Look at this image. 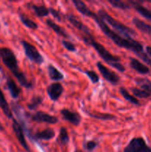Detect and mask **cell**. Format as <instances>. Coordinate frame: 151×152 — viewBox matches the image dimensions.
Wrapping results in <instances>:
<instances>
[{"mask_svg": "<svg viewBox=\"0 0 151 152\" xmlns=\"http://www.w3.org/2000/svg\"><path fill=\"white\" fill-rule=\"evenodd\" d=\"M92 19H93L96 21V22L99 25V28H101L102 32L108 38L110 39L116 45H118L120 48H125L127 50L134 52L145 63H147L148 65H150L151 67L150 58L148 57L147 53H144L143 49V45L140 42H139L136 40L133 39V38H127V37L120 36L118 33L115 32L114 31L111 30L109 28V26L107 25L106 22H104L102 19V18L98 16V14L94 13Z\"/></svg>", "mask_w": 151, "mask_h": 152, "instance_id": "1", "label": "cell"}, {"mask_svg": "<svg viewBox=\"0 0 151 152\" xmlns=\"http://www.w3.org/2000/svg\"><path fill=\"white\" fill-rule=\"evenodd\" d=\"M0 57L4 65L11 71L21 86L27 89L33 88V85L27 80L24 73L19 69L16 56L11 49L6 47L0 48Z\"/></svg>", "mask_w": 151, "mask_h": 152, "instance_id": "2", "label": "cell"}, {"mask_svg": "<svg viewBox=\"0 0 151 152\" xmlns=\"http://www.w3.org/2000/svg\"><path fill=\"white\" fill-rule=\"evenodd\" d=\"M82 39L86 44L92 46L95 49V50L97 52L99 56L106 63H107L108 65L112 66L115 69L118 70L120 72H124L126 71L125 67L120 62V58L118 56H113V54H111L102 44L96 42L94 37L92 36V34L89 36L84 35L82 37Z\"/></svg>", "mask_w": 151, "mask_h": 152, "instance_id": "3", "label": "cell"}, {"mask_svg": "<svg viewBox=\"0 0 151 152\" xmlns=\"http://www.w3.org/2000/svg\"><path fill=\"white\" fill-rule=\"evenodd\" d=\"M98 12H99L98 16H100L104 22L109 24L114 30H115L118 33V34H121L123 37H127V38H132V37L136 35V33L133 29L117 21L110 15L108 14L106 11L103 10H99Z\"/></svg>", "mask_w": 151, "mask_h": 152, "instance_id": "4", "label": "cell"}, {"mask_svg": "<svg viewBox=\"0 0 151 152\" xmlns=\"http://www.w3.org/2000/svg\"><path fill=\"white\" fill-rule=\"evenodd\" d=\"M21 44H22V47L24 48L25 56L30 60L38 65H41L44 62V57L41 56V54L38 52V50H37L35 46L33 45L32 44L29 43L28 42L25 41V40L21 41Z\"/></svg>", "mask_w": 151, "mask_h": 152, "instance_id": "5", "label": "cell"}, {"mask_svg": "<svg viewBox=\"0 0 151 152\" xmlns=\"http://www.w3.org/2000/svg\"><path fill=\"white\" fill-rule=\"evenodd\" d=\"M123 152H151V148L147 145L142 137H134L124 148Z\"/></svg>", "mask_w": 151, "mask_h": 152, "instance_id": "6", "label": "cell"}, {"mask_svg": "<svg viewBox=\"0 0 151 152\" xmlns=\"http://www.w3.org/2000/svg\"><path fill=\"white\" fill-rule=\"evenodd\" d=\"M96 66H97L98 70L100 72V74H102V77H104V79L107 80L108 83H110L111 85H113V86H115V85L119 83L120 77L116 73L110 70L109 68L105 66L101 62H98L96 63Z\"/></svg>", "mask_w": 151, "mask_h": 152, "instance_id": "7", "label": "cell"}, {"mask_svg": "<svg viewBox=\"0 0 151 152\" xmlns=\"http://www.w3.org/2000/svg\"><path fill=\"white\" fill-rule=\"evenodd\" d=\"M13 124H12V127H13V132H14L15 134H16V138L19 140V143L21 144L22 147L25 148L26 151H30L29 146H28V143L26 142V140H25V134H24V130L23 127L20 125V123L16 120V119L13 118Z\"/></svg>", "mask_w": 151, "mask_h": 152, "instance_id": "8", "label": "cell"}, {"mask_svg": "<svg viewBox=\"0 0 151 152\" xmlns=\"http://www.w3.org/2000/svg\"><path fill=\"white\" fill-rule=\"evenodd\" d=\"M63 91V86L59 83H52L47 88V94H48L50 99L53 102H56L60 98Z\"/></svg>", "mask_w": 151, "mask_h": 152, "instance_id": "9", "label": "cell"}, {"mask_svg": "<svg viewBox=\"0 0 151 152\" xmlns=\"http://www.w3.org/2000/svg\"><path fill=\"white\" fill-rule=\"evenodd\" d=\"M32 120L36 123H45L48 124H56L59 121L57 117L50 115L43 111H37L32 116Z\"/></svg>", "mask_w": 151, "mask_h": 152, "instance_id": "10", "label": "cell"}, {"mask_svg": "<svg viewBox=\"0 0 151 152\" xmlns=\"http://www.w3.org/2000/svg\"><path fill=\"white\" fill-rule=\"evenodd\" d=\"M60 113L64 120L69 122L73 126H78L81 123V117L78 113L74 112L69 109H62Z\"/></svg>", "mask_w": 151, "mask_h": 152, "instance_id": "11", "label": "cell"}, {"mask_svg": "<svg viewBox=\"0 0 151 152\" xmlns=\"http://www.w3.org/2000/svg\"><path fill=\"white\" fill-rule=\"evenodd\" d=\"M65 17L75 28H76L78 31H81L84 34V36H89L91 34L88 27L86 26L83 22H81L79 19H77V17H76L74 15L67 14Z\"/></svg>", "mask_w": 151, "mask_h": 152, "instance_id": "12", "label": "cell"}, {"mask_svg": "<svg viewBox=\"0 0 151 152\" xmlns=\"http://www.w3.org/2000/svg\"><path fill=\"white\" fill-rule=\"evenodd\" d=\"M130 66L137 71L139 74H147L150 73V69L147 65H144L142 62H141L139 59H135V58H130Z\"/></svg>", "mask_w": 151, "mask_h": 152, "instance_id": "13", "label": "cell"}, {"mask_svg": "<svg viewBox=\"0 0 151 152\" xmlns=\"http://www.w3.org/2000/svg\"><path fill=\"white\" fill-rule=\"evenodd\" d=\"M0 108H1L4 114L7 118L10 119H10L13 120V113H12V111L10 109L8 102L6 100V98L4 96V94H3L2 91H1V87H0Z\"/></svg>", "mask_w": 151, "mask_h": 152, "instance_id": "14", "label": "cell"}, {"mask_svg": "<svg viewBox=\"0 0 151 152\" xmlns=\"http://www.w3.org/2000/svg\"><path fill=\"white\" fill-rule=\"evenodd\" d=\"M73 3L74 6L76 8V10L80 13H81L83 16L91 18L93 17L94 13L92 10H90V8L87 7L85 3L83 2L82 1H80V0H73Z\"/></svg>", "mask_w": 151, "mask_h": 152, "instance_id": "15", "label": "cell"}, {"mask_svg": "<svg viewBox=\"0 0 151 152\" xmlns=\"http://www.w3.org/2000/svg\"><path fill=\"white\" fill-rule=\"evenodd\" d=\"M56 135L54 130L52 129H46L41 132H38L33 134L34 140H50L53 139Z\"/></svg>", "mask_w": 151, "mask_h": 152, "instance_id": "16", "label": "cell"}, {"mask_svg": "<svg viewBox=\"0 0 151 152\" xmlns=\"http://www.w3.org/2000/svg\"><path fill=\"white\" fill-rule=\"evenodd\" d=\"M6 86H7V89H8L9 92H10V95L13 99H17L19 97V94L21 93V90L17 85L16 84L15 81L12 80L11 78H7L6 80Z\"/></svg>", "mask_w": 151, "mask_h": 152, "instance_id": "17", "label": "cell"}, {"mask_svg": "<svg viewBox=\"0 0 151 152\" xmlns=\"http://www.w3.org/2000/svg\"><path fill=\"white\" fill-rule=\"evenodd\" d=\"M129 2L133 4V7L136 9L138 11V13L139 14L142 15V16H144V18H146L147 19L150 20L151 22V11L150 10H148L147 8L144 7V6H142V4H140L139 1H129Z\"/></svg>", "mask_w": 151, "mask_h": 152, "instance_id": "18", "label": "cell"}, {"mask_svg": "<svg viewBox=\"0 0 151 152\" xmlns=\"http://www.w3.org/2000/svg\"><path fill=\"white\" fill-rule=\"evenodd\" d=\"M46 24H47V26L49 28H51L56 34L61 36V37H64V38H69V35H68V33L65 31V29L62 28L61 26H59V25L56 23V22H53L52 19H47L46 20Z\"/></svg>", "mask_w": 151, "mask_h": 152, "instance_id": "19", "label": "cell"}, {"mask_svg": "<svg viewBox=\"0 0 151 152\" xmlns=\"http://www.w3.org/2000/svg\"><path fill=\"white\" fill-rule=\"evenodd\" d=\"M133 23L134 24L135 26L136 27L137 29L142 32L144 33V34H149L151 35V25H148V24L145 23L141 19H138V18H133Z\"/></svg>", "mask_w": 151, "mask_h": 152, "instance_id": "20", "label": "cell"}, {"mask_svg": "<svg viewBox=\"0 0 151 152\" xmlns=\"http://www.w3.org/2000/svg\"><path fill=\"white\" fill-rule=\"evenodd\" d=\"M47 71H48V75L50 80L53 81H59L64 79V74L51 64L47 66Z\"/></svg>", "mask_w": 151, "mask_h": 152, "instance_id": "21", "label": "cell"}, {"mask_svg": "<svg viewBox=\"0 0 151 152\" xmlns=\"http://www.w3.org/2000/svg\"><path fill=\"white\" fill-rule=\"evenodd\" d=\"M30 8L33 10L34 13H35L38 17H40V18L48 16L49 13H50L49 8H47L46 6H44V5L31 4Z\"/></svg>", "mask_w": 151, "mask_h": 152, "instance_id": "22", "label": "cell"}, {"mask_svg": "<svg viewBox=\"0 0 151 152\" xmlns=\"http://www.w3.org/2000/svg\"><path fill=\"white\" fill-rule=\"evenodd\" d=\"M136 85L139 86L142 90L145 91L151 95V81H150L147 78H142L138 77L135 80Z\"/></svg>", "mask_w": 151, "mask_h": 152, "instance_id": "23", "label": "cell"}, {"mask_svg": "<svg viewBox=\"0 0 151 152\" xmlns=\"http://www.w3.org/2000/svg\"><path fill=\"white\" fill-rule=\"evenodd\" d=\"M119 92H120V94H121V96L124 97V99H126L127 102H130V103L133 104V105H140V103H139V101L138 100V99H136L135 96H133V95L130 94L127 91V90L126 88H123V87H121L119 88Z\"/></svg>", "mask_w": 151, "mask_h": 152, "instance_id": "24", "label": "cell"}, {"mask_svg": "<svg viewBox=\"0 0 151 152\" xmlns=\"http://www.w3.org/2000/svg\"><path fill=\"white\" fill-rule=\"evenodd\" d=\"M19 19H20L22 23L25 26L30 28V29L36 30L37 28H38V25H37L34 21H33L32 19H30V18L27 17L26 16H25V15L22 14V13H20V14H19Z\"/></svg>", "mask_w": 151, "mask_h": 152, "instance_id": "25", "label": "cell"}, {"mask_svg": "<svg viewBox=\"0 0 151 152\" xmlns=\"http://www.w3.org/2000/svg\"><path fill=\"white\" fill-rule=\"evenodd\" d=\"M87 114H88L90 117L94 119H97V120H115L116 117L115 116L113 115V114H103V113H90V111H86Z\"/></svg>", "mask_w": 151, "mask_h": 152, "instance_id": "26", "label": "cell"}, {"mask_svg": "<svg viewBox=\"0 0 151 152\" xmlns=\"http://www.w3.org/2000/svg\"><path fill=\"white\" fill-rule=\"evenodd\" d=\"M57 141L59 142V144L62 145H65L69 142L70 138L68 136V132L65 128L62 127L60 129L59 134V138L57 139Z\"/></svg>", "mask_w": 151, "mask_h": 152, "instance_id": "27", "label": "cell"}, {"mask_svg": "<svg viewBox=\"0 0 151 152\" xmlns=\"http://www.w3.org/2000/svg\"><path fill=\"white\" fill-rule=\"evenodd\" d=\"M43 98L40 96H35L32 98L30 102L28 104V108L29 110H34L39 105L42 103Z\"/></svg>", "mask_w": 151, "mask_h": 152, "instance_id": "28", "label": "cell"}, {"mask_svg": "<svg viewBox=\"0 0 151 152\" xmlns=\"http://www.w3.org/2000/svg\"><path fill=\"white\" fill-rule=\"evenodd\" d=\"M108 2L113 7H116V8L118 9H121V10H126V9H129L130 7V4L124 2V1H120V0H109Z\"/></svg>", "mask_w": 151, "mask_h": 152, "instance_id": "29", "label": "cell"}, {"mask_svg": "<svg viewBox=\"0 0 151 152\" xmlns=\"http://www.w3.org/2000/svg\"><path fill=\"white\" fill-rule=\"evenodd\" d=\"M131 91L133 92V95H135V97L142 98V99H146V98L150 97L151 96L149 93L146 92L142 89L136 88H132Z\"/></svg>", "mask_w": 151, "mask_h": 152, "instance_id": "30", "label": "cell"}, {"mask_svg": "<svg viewBox=\"0 0 151 152\" xmlns=\"http://www.w3.org/2000/svg\"><path fill=\"white\" fill-rule=\"evenodd\" d=\"M84 73L89 77L90 80L93 84H96L99 81V77L94 71H84Z\"/></svg>", "mask_w": 151, "mask_h": 152, "instance_id": "31", "label": "cell"}, {"mask_svg": "<svg viewBox=\"0 0 151 152\" xmlns=\"http://www.w3.org/2000/svg\"><path fill=\"white\" fill-rule=\"evenodd\" d=\"M98 143L96 141L93 140H89L87 141L84 143V148H85L87 151H92L95 149V148L97 147Z\"/></svg>", "mask_w": 151, "mask_h": 152, "instance_id": "32", "label": "cell"}, {"mask_svg": "<svg viewBox=\"0 0 151 152\" xmlns=\"http://www.w3.org/2000/svg\"><path fill=\"white\" fill-rule=\"evenodd\" d=\"M62 45H63L64 47L65 48V49H67L68 51L75 52L76 50V48L75 45H74L73 43L71 42L63 40V41H62Z\"/></svg>", "mask_w": 151, "mask_h": 152, "instance_id": "33", "label": "cell"}, {"mask_svg": "<svg viewBox=\"0 0 151 152\" xmlns=\"http://www.w3.org/2000/svg\"><path fill=\"white\" fill-rule=\"evenodd\" d=\"M49 10H50V13H51L52 16H53L55 19H56L58 21H59V22L62 21V17H61L60 13H59L58 10H55V9L52 8V7L49 8Z\"/></svg>", "mask_w": 151, "mask_h": 152, "instance_id": "34", "label": "cell"}, {"mask_svg": "<svg viewBox=\"0 0 151 152\" xmlns=\"http://www.w3.org/2000/svg\"><path fill=\"white\" fill-rule=\"evenodd\" d=\"M146 52H147V53L148 54V56L151 58V46H147Z\"/></svg>", "mask_w": 151, "mask_h": 152, "instance_id": "35", "label": "cell"}, {"mask_svg": "<svg viewBox=\"0 0 151 152\" xmlns=\"http://www.w3.org/2000/svg\"><path fill=\"white\" fill-rule=\"evenodd\" d=\"M4 127H3L2 124H1V122H0V132H3V131H4Z\"/></svg>", "mask_w": 151, "mask_h": 152, "instance_id": "36", "label": "cell"}, {"mask_svg": "<svg viewBox=\"0 0 151 152\" xmlns=\"http://www.w3.org/2000/svg\"><path fill=\"white\" fill-rule=\"evenodd\" d=\"M75 152H82V151H79V150H76V151Z\"/></svg>", "mask_w": 151, "mask_h": 152, "instance_id": "37", "label": "cell"}]
</instances>
